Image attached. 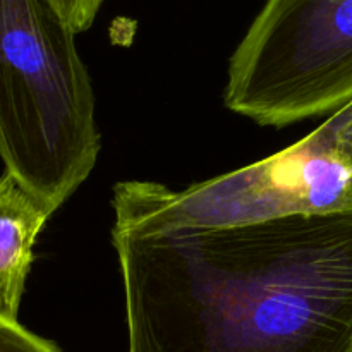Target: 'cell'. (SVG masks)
<instances>
[{
    "instance_id": "6da1fadb",
    "label": "cell",
    "mask_w": 352,
    "mask_h": 352,
    "mask_svg": "<svg viewBox=\"0 0 352 352\" xmlns=\"http://www.w3.org/2000/svg\"><path fill=\"white\" fill-rule=\"evenodd\" d=\"M112 244L129 352H352V208Z\"/></svg>"
},
{
    "instance_id": "7a4b0ae2",
    "label": "cell",
    "mask_w": 352,
    "mask_h": 352,
    "mask_svg": "<svg viewBox=\"0 0 352 352\" xmlns=\"http://www.w3.org/2000/svg\"><path fill=\"white\" fill-rule=\"evenodd\" d=\"M74 38L47 0H0V158L54 212L89 177L102 148Z\"/></svg>"
},
{
    "instance_id": "3957f363",
    "label": "cell",
    "mask_w": 352,
    "mask_h": 352,
    "mask_svg": "<svg viewBox=\"0 0 352 352\" xmlns=\"http://www.w3.org/2000/svg\"><path fill=\"white\" fill-rule=\"evenodd\" d=\"M112 208V230L133 234L222 229L344 212L352 208V165L337 150L329 119L265 160L184 189L119 182Z\"/></svg>"
},
{
    "instance_id": "277c9868",
    "label": "cell",
    "mask_w": 352,
    "mask_h": 352,
    "mask_svg": "<svg viewBox=\"0 0 352 352\" xmlns=\"http://www.w3.org/2000/svg\"><path fill=\"white\" fill-rule=\"evenodd\" d=\"M223 102L274 127L352 102V0H267L230 58Z\"/></svg>"
},
{
    "instance_id": "5b68a950",
    "label": "cell",
    "mask_w": 352,
    "mask_h": 352,
    "mask_svg": "<svg viewBox=\"0 0 352 352\" xmlns=\"http://www.w3.org/2000/svg\"><path fill=\"white\" fill-rule=\"evenodd\" d=\"M54 210L12 174L0 177V316L19 322L33 248Z\"/></svg>"
},
{
    "instance_id": "8992f818",
    "label": "cell",
    "mask_w": 352,
    "mask_h": 352,
    "mask_svg": "<svg viewBox=\"0 0 352 352\" xmlns=\"http://www.w3.org/2000/svg\"><path fill=\"white\" fill-rule=\"evenodd\" d=\"M0 352H60L57 346L24 329L19 322L0 316Z\"/></svg>"
},
{
    "instance_id": "52a82bcc",
    "label": "cell",
    "mask_w": 352,
    "mask_h": 352,
    "mask_svg": "<svg viewBox=\"0 0 352 352\" xmlns=\"http://www.w3.org/2000/svg\"><path fill=\"white\" fill-rule=\"evenodd\" d=\"M47 3L79 34L95 23L103 0H47Z\"/></svg>"
},
{
    "instance_id": "ba28073f",
    "label": "cell",
    "mask_w": 352,
    "mask_h": 352,
    "mask_svg": "<svg viewBox=\"0 0 352 352\" xmlns=\"http://www.w3.org/2000/svg\"><path fill=\"white\" fill-rule=\"evenodd\" d=\"M333 126V138L339 153L352 165V102L329 117Z\"/></svg>"
}]
</instances>
